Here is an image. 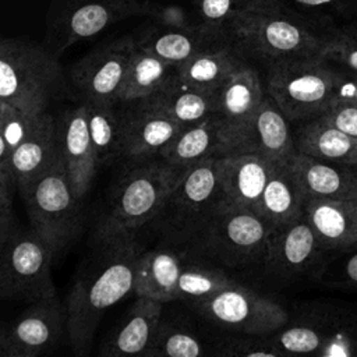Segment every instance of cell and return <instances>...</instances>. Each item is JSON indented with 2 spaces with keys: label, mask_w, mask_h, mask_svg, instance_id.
<instances>
[{
  "label": "cell",
  "mask_w": 357,
  "mask_h": 357,
  "mask_svg": "<svg viewBox=\"0 0 357 357\" xmlns=\"http://www.w3.org/2000/svg\"><path fill=\"white\" fill-rule=\"evenodd\" d=\"M139 255L135 241L96 243V251L81 266L66 301L67 335L75 354L88 353L105 311L134 291Z\"/></svg>",
  "instance_id": "obj_1"
},
{
  "label": "cell",
  "mask_w": 357,
  "mask_h": 357,
  "mask_svg": "<svg viewBox=\"0 0 357 357\" xmlns=\"http://www.w3.org/2000/svg\"><path fill=\"white\" fill-rule=\"evenodd\" d=\"M184 173L159 155L139 159L138 165L130 166L119 177L96 223V243L135 241L139 229L152 222Z\"/></svg>",
  "instance_id": "obj_2"
},
{
  "label": "cell",
  "mask_w": 357,
  "mask_h": 357,
  "mask_svg": "<svg viewBox=\"0 0 357 357\" xmlns=\"http://www.w3.org/2000/svg\"><path fill=\"white\" fill-rule=\"evenodd\" d=\"M332 28L282 4L243 17L230 26L227 36L247 59L268 67L297 59L322 57Z\"/></svg>",
  "instance_id": "obj_3"
},
{
  "label": "cell",
  "mask_w": 357,
  "mask_h": 357,
  "mask_svg": "<svg viewBox=\"0 0 357 357\" xmlns=\"http://www.w3.org/2000/svg\"><path fill=\"white\" fill-rule=\"evenodd\" d=\"M223 199L218 156H212L183 174L151 223L169 243L194 247Z\"/></svg>",
  "instance_id": "obj_4"
},
{
  "label": "cell",
  "mask_w": 357,
  "mask_h": 357,
  "mask_svg": "<svg viewBox=\"0 0 357 357\" xmlns=\"http://www.w3.org/2000/svg\"><path fill=\"white\" fill-rule=\"evenodd\" d=\"M61 85L63 73L56 53L26 38L1 39L0 100L42 113Z\"/></svg>",
  "instance_id": "obj_5"
},
{
  "label": "cell",
  "mask_w": 357,
  "mask_h": 357,
  "mask_svg": "<svg viewBox=\"0 0 357 357\" xmlns=\"http://www.w3.org/2000/svg\"><path fill=\"white\" fill-rule=\"evenodd\" d=\"M339 68L324 57L297 59L266 67V93L290 123L322 116L335 102Z\"/></svg>",
  "instance_id": "obj_6"
},
{
  "label": "cell",
  "mask_w": 357,
  "mask_h": 357,
  "mask_svg": "<svg viewBox=\"0 0 357 357\" xmlns=\"http://www.w3.org/2000/svg\"><path fill=\"white\" fill-rule=\"evenodd\" d=\"M272 230L255 209L225 197L194 247L225 266L245 268L264 262Z\"/></svg>",
  "instance_id": "obj_7"
},
{
  "label": "cell",
  "mask_w": 357,
  "mask_h": 357,
  "mask_svg": "<svg viewBox=\"0 0 357 357\" xmlns=\"http://www.w3.org/2000/svg\"><path fill=\"white\" fill-rule=\"evenodd\" d=\"M32 229L50 245L54 255L64 251L81 230V197L66 172L61 152L22 197Z\"/></svg>",
  "instance_id": "obj_8"
},
{
  "label": "cell",
  "mask_w": 357,
  "mask_h": 357,
  "mask_svg": "<svg viewBox=\"0 0 357 357\" xmlns=\"http://www.w3.org/2000/svg\"><path fill=\"white\" fill-rule=\"evenodd\" d=\"M0 294L6 300L35 303L57 297L50 245L35 231L17 227L0 241Z\"/></svg>",
  "instance_id": "obj_9"
},
{
  "label": "cell",
  "mask_w": 357,
  "mask_h": 357,
  "mask_svg": "<svg viewBox=\"0 0 357 357\" xmlns=\"http://www.w3.org/2000/svg\"><path fill=\"white\" fill-rule=\"evenodd\" d=\"M163 10L165 7L148 0H60L49 17V45L57 54L119 21L135 15L159 20Z\"/></svg>",
  "instance_id": "obj_10"
},
{
  "label": "cell",
  "mask_w": 357,
  "mask_h": 357,
  "mask_svg": "<svg viewBox=\"0 0 357 357\" xmlns=\"http://www.w3.org/2000/svg\"><path fill=\"white\" fill-rule=\"evenodd\" d=\"M293 322L304 333L308 354L357 357V301H307Z\"/></svg>",
  "instance_id": "obj_11"
},
{
  "label": "cell",
  "mask_w": 357,
  "mask_h": 357,
  "mask_svg": "<svg viewBox=\"0 0 357 357\" xmlns=\"http://www.w3.org/2000/svg\"><path fill=\"white\" fill-rule=\"evenodd\" d=\"M194 305L209 322L240 333H272L290 321L279 303L237 282Z\"/></svg>",
  "instance_id": "obj_12"
},
{
  "label": "cell",
  "mask_w": 357,
  "mask_h": 357,
  "mask_svg": "<svg viewBox=\"0 0 357 357\" xmlns=\"http://www.w3.org/2000/svg\"><path fill=\"white\" fill-rule=\"evenodd\" d=\"M332 257L303 215L272 230L262 265L283 280L317 282Z\"/></svg>",
  "instance_id": "obj_13"
},
{
  "label": "cell",
  "mask_w": 357,
  "mask_h": 357,
  "mask_svg": "<svg viewBox=\"0 0 357 357\" xmlns=\"http://www.w3.org/2000/svg\"><path fill=\"white\" fill-rule=\"evenodd\" d=\"M135 46V38H119L86 53L71 67L70 78L81 102H119Z\"/></svg>",
  "instance_id": "obj_14"
},
{
  "label": "cell",
  "mask_w": 357,
  "mask_h": 357,
  "mask_svg": "<svg viewBox=\"0 0 357 357\" xmlns=\"http://www.w3.org/2000/svg\"><path fill=\"white\" fill-rule=\"evenodd\" d=\"M121 156L139 160L156 156L184 126L172 119L153 96L119 102Z\"/></svg>",
  "instance_id": "obj_15"
},
{
  "label": "cell",
  "mask_w": 357,
  "mask_h": 357,
  "mask_svg": "<svg viewBox=\"0 0 357 357\" xmlns=\"http://www.w3.org/2000/svg\"><path fill=\"white\" fill-rule=\"evenodd\" d=\"M64 324L57 297L29 303L0 332L1 357H36L53 350Z\"/></svg>",
  "instance_id": "obj_16"
},
{
  "label": "cell",
  "mask_w": 357,
  "mask_h": 357,
  "mask_svg": "<svg viewBox=\"0 0 357 357\" xmlns=\"http://www.w3.org/2000/svg\"><path fill=\"white\" fill-rule=\"evenodd\" d=\"M290 120L266 93L247 124L229 142L227 152L258 153L275 165H286L297 152Z\"/></svg>",
  "instance_id": "obj_17"
},
{
  "label": "cell",
  "mask_w": 357,
  "mask_h": 357,
  "mask_svg": "<svg viewBox=\"0 0 357 357\" xmlns=\"http://www.w3.org/2000/svg\"><path fill=\"white\" fill-rule=\"evenodd\" d=\"M57 126L60 152L66 172L75 192L84 198L89 191L96 169L99 167L84 103L81 102L79 105L67 109Z\"/></svg>",
  "instance_id": "obj_18"
},
{
  "label": "cell",
  "mask_w": 357,
  "mask_h": 357,
  "mask_svg": "<svg viewBox=\"0 0 357 357\" xmlns=\"http://www.w3.org/2000/svg\"><path fill=\"white\" fill-rule=\"evenodd\" d=\"M264 89L259 73L247 63L218 91L215 116L220 124L223 153L233 137L247 124L259 107L266 95Z\"/></svg>",
  "instance_id": "obj_19"
},
{
  "label": "cell",
  "mask_w": 357,
  "mask_h": 357,
  "mask_svg": "<svg viewBox=\"0 0 357 357\" xmlns=\"http://www.w3.org/2000/svg\"><path fill=\"white\" fill-rule=\"evenodd\" d=\"M305 198H357V165L317 159L296 152L287 163Z\"/></svg>",
  "instance_id": "obj_20"
},
{
  "label": "cell",
  "mask_w": 357,
  "mask_h": 357,
  "mask_svg": "<svg viewBox=\"0 0 357 357\" xmlns=\"http://www.w3.org/2000/svg\"><path fill=\"white\" fill-rule=\"evenodd\" d=\"M135 40L138 46L174 67H180L202 50L230 42L227 35L198 22L184 25L160 24L148 29Z\"/></svg>",
  "instance_id": "obj_21"
},
{
  "label": "cell",
  "mask_w": 357,
  "mask_h": 357,
  "mask_svg": "<svg viewBox=\"0 0 357 357\" xmlns=\"http://www.w3.org/2000/svg\"><path fill=\"white\" fill-rule=\"evenodd\" d=\"M163 304L148 297L137 296L126 319L105 340L99 354L103 357H152V349L162 325Z\"/></svg>",
  "instance_id": "obj_22"
},
{
  "label": "cell",
  "mask_w": 357,
  "mask_h": 357,
  "mask_svg": "<svg viewBox=\"0 0 357 357\" xmlns=\"http://www.w3.org/2000/svg\"><path fill=\"white\" fill-rule=\"evenodd\" d=\"M273 166L275 163L252 152L219 155L218 173L226 199L257 211Z\"/></svg>",
  "instance_id": "obj_23"
},
{
  "label": "cell",
  "mask_w": 357,
  "mask_h": 357,
  "mask_svg": "<svg viewBox=\"0 0 357 357\" xmlns=\"http://www.w3.org/2000/svg\"><path fill=\"white\" fill-rule=\"evenodd\" d=\"M304 216L329 252L357 245V198H305Z\"/></svg>",
  "instance_id": "obj_24"
},
{
  "label": "cell",
  "mask_w": 357,
  "mask_h": 357,
  "mask_svg": "<svg viewBox=\"0 0 357 357\" xmlns=\"http://www.w3.org/2000/svg\"><path fill=\"white\" fill-rule=\"evenodd\" d=\"M59 155V126L53 116L45 112L38 126L14 149L10 158V166L21 197H24L32 184L52 167Z\"/></svg>",
  "instance_id": "obj_25"
},
{
  "label": "cell",
  "mask_w": 357,
  "mask_h": 357,
  "mask_svg": "<svg viewBox=\"0 0 357 357\" xmlns=\"http://www.w3.org/2000/svg\"><path fill=\"white\" fill-rule=\"evenodd\" d=\"M247 63L248 59L231 42H223L192 56L177 67V74L188 85L216 93Z\"/></svg>",
  "instance_id": "obj_26"
},
{
  "label": "cell",
  "mask_w": 357,
  "mask_h": 357,
  "mask_svg": "<svg viewBox=\"0 0 357 357\" xmlns=\"http://www.w3.org/2000/svg\"><path fill=\"white\" fill-rule=\"evenodd\" d=\"M223 153L220 124L213 114L197 124L184 127L158 155L180 172Z\"/></svg>",
  "instance_id": "obj_27"
},
{
  "label": "cell",
  "mask_w": 357,
  "mask_h": 357,
  "mask_svg": "<svg viewBox=\"0 0 357 357\" xmlns=\"http://www.w3.org/2000/svg\"><path fill=\"white\" fill-rule=\"evenodd\" d=\"M183 265L181 257L169 248L141 252L135 265L134 293L160 303L177 300Z\"/></svg>",
  "instance_id": "obj_28"
},
{
  "label": "cell",
  "mask_w": 357,
  "mask_h": 357,
  "mask_svg": "<svg viewBox=\"0 0 357 357\" xmlns=\"http://www.w3.org/2000/svg\"><path fill=\"white\" fill-rule=\"evenodd\" d=\"M293 131L298 152L322 160L357 165V137L319 117L297 123Z\"/></svg>",
  "instance_id": "obj_29"
},
{
  "label": "cell",
  "mask_w": 357,
  "mask_h": 357,
  "mask_svg": "<svg viewBox=\"0 0 357 357\" xmlns=\"http://www.w3.org/2000/svg\"><path fill=\"white\" fill-rule=\"evenodd\" d=\"M257 211L272 229L280 227L304 215V195L287 163L273 166Z\"/></svg>",
  "instance_id": "obj_30"
},
{
  "label": "cell",
  "mask_w": 357,
  "mask_h": 357,
  "mask_svg": "<svg viewBox=\"0 0 357 357\" xmlns=\"http://www.w3.org/2000/svg\"><path fill=\"white\" fill-rule=\"evenodd\" d=\"M176 75L177 67L137 45L128 64L119 102L156 95L162 92Z\"/></svg>",
  "instance_id": "obj_31"
},
{
  "label": "cell",
  "mask_w": 357,
  "mask_h": 357,
  "mask_svg": "<svg viewBox=\"0 0 357 357\" xmlns=\"http://www.w3.org/2000/svg\"><path fill=\"white\" fill-rule=\"evenodd\" d=\"M159 106L184 127L197 124L216 113L218 92H205L176 78L159 93L152 95Z\"/></svg>",
  "instance_id": "obj_32"
},
{
  "label": "cell",
  "mask_w": 357,
  "mask_h": 357,
  "mask_svg": "<svg viewBox=\"0 0 357 357\" xmlns=\"http://www.w3.org/2000/svg\"><path fill=\"white\" fill-rule=\"evenodd\" d=\"M88 128L98 166L103 167L121 156V126L117 103L84 100Z\"/></svg>",
  "instance_id": "obj_33"
},
{
  "label": "cell",
  "mask_w": 357,
  "mask_h": 357,
  "mask_svg": "<svg viewBox=\"0 0 357 357\" xmlns=\"http://www.w3.org/2000/svg\"><path fill=\"white\" fill-rule=\"evenodd\" d=\"M282 4L280 0H194L195 22L227 35L230 26L243 17Z\"/></svg>",
  "instance_id": "obj_34"
},
{
  "label": "cell",
  "mask_w": 357,
  "mask_h": 357,
  "mask_svg": "<svg viewBox=\"0 0 357 357\" xmlns=\"http://www.w3.org/2000/svg\"><path fill=\"white\" fill-rule=\"evenodd\" d=\"M233 283H236V280L218 268L199 264H184L177 284V300H187L195 304Z\"/></svg>",
  "instance_id": "obj_35"
},
{
  "label": "cell",
  "mask_w": 357,
  "mask_h": 357,
  "mask_svg": "<svg viewBox=\"0 0 357 357\" xmlns=\"http://www.w3.org/2000/svg\"><path fill=\"white\" fill-rule=\"evenodd\" d=\"M43 113L22 110L0 100V162H10L14 149L32 132Z\"/></svg>",
  "instance_id": "obj_36"
},
{
  "label": "cell",
  "mask_w": 357,
  "mask_h": 357,
  "mask_svg": "<svg viewBox=\"0 0 357 357\" xmlns=\"http://www.w3.org/2000/svg\"><path fill=\"white\" fill-rule=\"evenodd\" d=\"M205 354H208L205 344L194 332L184 326L166 325L162 321L152 357H199Z\"/></svg>",
  "instance_id": "obj_37"
},
{
  "label": "cell",
  "mask_w": 357,
  "mask_h": 357,
  "mask_svg": "<svg viewBox=\"0 0 357 357\" xmlns=\"http://www.w3.org/2000/svg\"><path fill=\"white\" fill-rule=\"evenodd\" d=\"M322 57L340 68L357 71V21L336 25L329 31Z\"/></svg>",
  "instance_id": "obj_38"
},
{
  "label": "cell",
  "mask_w": 357,
  "mask_h": 357,
  "mask_svg": "<svg viewBox=\"0 0 357 357\" xmlns=\"http://www.w3.org/2000/svg\"><path fill=\"white\" fill-rule=\"evenodd\" d=\"M301 14L326 26H336L351 21L357 14V0H289Z\"/></svg>",
  "instance_id": "obj_39"
},
{
  "label": "cell",
  "mask_w": 357,
  "mask_h": 357,
  "mask_svg": "<svg viewBox=\"0 0 357 357\" xmlns=\"http://www.w3.org/2000/svg\"><path fill=\"white\" fill-rule=\"evenodd\" d=\"M317 282L329 289L357 293V245L333 254Z\"/></svg>",
  "instance_id": "obj_40"
},
{
  "label": "cell",
  "mask_w": 357,
  "mask_h": 357,
  "mask_svg": "<svg viewBox=\"0 0 357 357\" xmlns=\"http://www.w3.org/2000/svg\"><path fill=\"white\" fill-rule=\"evenodd\" d=\"M216 354L227 356V357L282 356L272 339V333H243L241 336L229 337L219 346V350L216 351Z\"/></svg>",
  "instance_id": "obj_41"
},
{
  "label": "cell",
  "mask_w": 357,
  "mask_h": 357,
  "mask_svg": "<svg viewBox=\"0 0 357 357\" xmlns=\"http://www.w3.org/2000/svg\"><path fill=\"white\" fill-rule=\"evenodd\" d=\"M319 119L357 137V103L333 102Z\"/></svg>",
  "instance_id": "obj_42"
},
{
  "label": "cell",
  "mask_w": 357,
  "mask_h": 357,
  "mask_svg": "<svg viewBox=\"0 0 357 357\" xmlns=\"http://www.w3.org/2000/svg\"><path fill=\"white\" fill-rule=\"evenodd\" d=\"M337 68L339 71L335 88V102L357 103V71L344 70L340 67Z\"/></svg>",
  "instance_id": "obj_43"
}]
</instances>
